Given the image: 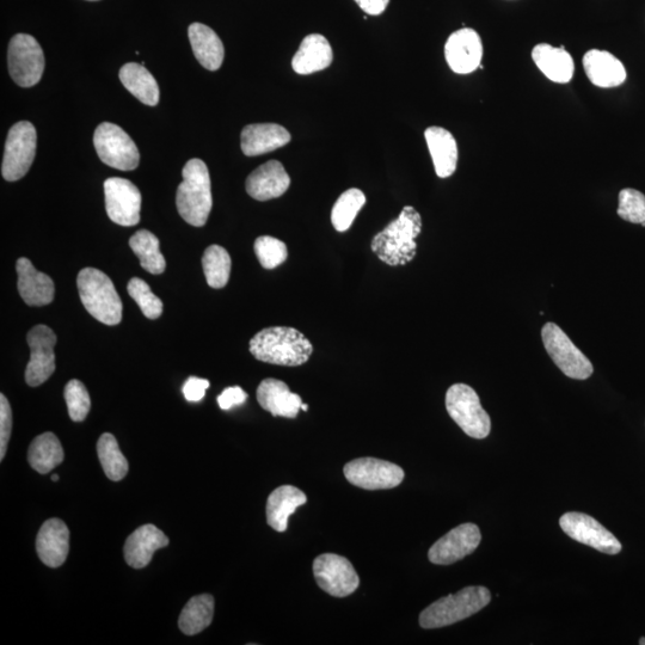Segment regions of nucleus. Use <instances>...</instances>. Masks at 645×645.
<instances>
[{
  "mask_svg": "<svg viewBox=\"0 0 645 645\" xmlns=\"http://www.w3.org/2000/svg\"><path fill=\"white\" fill-rule=\"evenodd\" d=\"M422 231V218L414 207L405 206L396 220L373 238L371 249L387 266H405L416 256V238Z\"/></svg>",
  "mask_w": 645,
  "mask_h": 645,
  "instance_id": "f257e3e1",
  "label": "nucleus"
},
{
  "mask_svg": "<svg viewBox=\"0 0 645 645\" xmlns=\"http://www.w3.org/2000/svg\"><path fill=\"white\" fill-rule=\"evenodd\" d=\"M250 353L266 364L297 367L309 361L313 346L297 329L273 327L251 339Z\"/></svg>",
  "mask_w": 645,
  "mask_h": 645,
  "instance_id": "f03ea898",
  "label": "nucleus"
},
{
  "mask_svg": "<svg viewBox=\"0 0 645 645\" xmlns=\"http://www.w3.org/2000/svg\"><path fill=\"white\" fill-rule=\"evenodd\" d=\"M183 182L177 188L176 206L184 221L195 227L206 225L212 211V184L205 162L194 158L182 171Z\"/></svg>",
  "mask_w": 645,
  "mask_h": 645,
  "instance_id": "7ed1b4c3",
  "label": "nucleus"
},
{
  "mask_svg": "<svg viewBox=\"0 0 645 645\" xmlns=\"http://www.w3.org/2000/svg\"><path fill=\"white\" fill-rule=\"evenodd\" d=\"M491 601V594L488 588L472 586L462 591L448 595L433 602L425 611L420 614V625L423 629H440L450 626L473 614L478 613L487 607Z\"/></svg>",
  "mask_w": 645,
  "mask_h": 645,
  "instance_id": "20e7f679",
  "label": "nucleus"
},
{
  "mask_svg": "<svg viewBox=\"0 0 645 645\" xmlns=\"http://www.w3.org/2000/svg\"><path fill=\"white\" fill-rule=\"evenodd\" d=\"M79 297L92 317L106 325L122 321V301L113 281L96 268H85L78 274Z\"/></svg>",
  "mask_w": 645,
  "mask_h": 645,
  "instance_id": "39448f33",
  "label": "nucleus"
},
{
  "mask_svg": "<svg viewBox=\"0 0 645 645\" xmlns=\"http://www.w3.org/2000/svg\"><path fill=\"white\" fill-rule=\"evenodd\" d=\"M446 409L452 420L470 438L482 440L491 430V420L477 392L466 384H454L446 393Z\"/></svg>",
  "mask_w": 645,
  "mask_h": 645,
  "instance_id": "423d86ee",
  "label": "nucleus"
},
{
  "mask_svg": "<svg viewBox=\"0 0 645 645\" xmlns=\"http://www.w3.org/2000/svg\"><path fill=\"white\" fill-rule=\"evenodd\" d=\"M542 339L546 352L565 376L576 380H586L592 376L594 368L591 360L557 324H545Z\"/></svg>",
  "mask_w": 645,
  "mask_h": 645,
  "instance_id": "0eeeda50",
  "label": "nucleus"
},
{
  "mask_svg": "<svg viewBox=\"0 0 645 645\" xmlns=\"http://www.w3.org/2000/svg\"><path fill=\"white\" fill-rule=\"evenodd\" d=\"M94 145L98 157L108 167L121 171L138 168L140 153L131 137L119 126L103 122L96 128Z\"/></svg>",
  "mask_w": 645,
  "mask_h": 645,
  "instance_id": "6e6552de",
  "label": "nucleus"
},
{
  "mask_svg": "<svg viewBox=\"0 0 645 645\" xmlns=\"http://www.w3.org/2000/svg\"><path fill=\"white\" fill-rule=\"evenodd\" d=\"M36 129L28 121L12 126L5 143L2 174L6 181L15 182L27 175L36 153Z\"/></svg>",
  "mask_w": 645,
  "mask_h": 645,
  "instance_id": "1a4fd4ad",
  "label": "nucleus"
},
{
  "mask_svg": "<svg viewBox=\"0 0 645 645\" xmlns=\"http://www.w3.org/2000/svg\"><path fill=\"white\" fill-rule=\"evenodd\" d=\"M9 72L22 88H32L41 81L45 71V55L39 42L28 34L11 39L8 51Z\"/></svg>",
  "mask_w": 645,
  "mask_h": 645,
  "instance_id": "9d476101",
  "label": "nucleus"
},
{
  "mask_svg": "<svg viewBox=\"0 0 645 645\" xmlns=\"http://www.w3.org/2000/svg\"><path fill=\"white\" fill-rule=\"evenodd\" d=\"M313 575L319 588L335 598H346L360 586L353 564L340 555L318 556L313 562Z\"/></svg>",
  "mask_w": 645,
  "mask_h": 645,
  "instance_id": "9b49d317",
  "label": "nucleus"
},
{
  "mask_svg": "<svg viewBox=\"0 0 645 645\" xmlns=\"http://www.w3.org/2000/svg\"><path fill=\"white\" fill-rule=\"evenodd\" d=\"M343 472L350 484L365 490L396 488L405 476L401 466L376 458L354 459Z\"/></svg>",
  "mask_w": 645,
  "mask_h": 645,
  "instance_id": "f8f14e48",
  "label": "nucleus"
},
{
  "mask_svg": "<svg viewBox=\"0 0 645 645\" xmlns=\"http://www.w3.org/2000/svg\"><path fill=\"white\" fill-rule=\"evenodd\" d=\"M559 526L571 539L606 555H618L623 546L598 520L587 514L570 512L559 519Z\"/></svg>",
  "mask_w": 645,
  "mask_h": 645,
  "instance_id": "ddd939ff",
  "label": "nucleus"
},
{
  "mask_svg": "<svg viewBox=\"0 0 645 645\" xmlns=\"http://www.w3.org/2000/svg\"><path fill=\"white\" fill-rule=\"evenodd\" d=\"M104 198L110 220L121 226L140 223L141 194L126 178L112 177L104 182Z\"/></svg>",
  "mask_w": 645,
  "mask_h": 645,
  "instance_id": "4468645a",
  "label": "nucleus"
},
{
  "mask_svg": "<svg viewBox=\"0 0 645 645\" xmlns=\"http://www.w3.org/2000/svg\"><path fill=\"white\" fill-rule=\"evenodd\" d=\"M27 341L30 361L26 368V382L36 387L46 383L55 371L54 346L57 336L46 325H36L29 331Z\"/></svg>",
  "mask_w": 645,
  "mask_h": 645,
  "instance_id": "2eb2a0df",
  "label": "nucleus"
},
{
  "mask_svg": "<svg viewBox=\"0 0 645 645\" xmlns=\"http://www.w3.org/2000/svg\"><path fill=\"white\" fill-rule=\"evenodd\" d=\"M481 540L482 534L477 525H460L445 534L429 549V561L438 565H450L462 561L478 548Z\"/></svg>",
  "mask_w": 645,
  "mask_h": 645,
  "instance_id": "dca6fc26",
  "label": "nucleus"
},
{
  "mask_svg": "<svg viewBox=\"0 0 645 645\" xmlns=\"http://www.w3.org/2000/svg\"><path fill=\"white\" fill-rule=\"evenodd\" d=\"M445 58L451 70L458 75H469L476 71L483 58L481 36L471 28L457 30L446 42Z\"/></svg>",
  "mask_w": 645,
  "mask_h": 645,
  "instance_id": "f3484780",
  "label": "nucleus"
},
{
  "mask_svg": "<svg viewBox=\"0 0 645 645\" xmlns=\"http://www.w3.org/2000/svg\"><path fill=\"white\" fill-rule=\"evenodd\" d=\"M291 186V177L278 161H269L261 165L248 177L245 187L251 198L257 201L278 199Z\"/></svg>",
  "mask_w": 645,
  "mask_h": 645,
  "instance_id": "a211bd4d",
  "label": "nucleus"
},
{
  "mask_svg": "<svg viewBox=\"0 0 645 645\" xmlns=\"http://www.w3.org/2000/svg\"><path fill=\"white\" fill-rule=\"evenodd\" d=\"M36 551L43 564L59 568L66 562L70 551V531L60 519H49L42 525L36 538Z\"/></svg>",
  "mask_w": 645,
  "mask_h": 645,
  "instance_id": "6ab92c4d",
  "label": "nucleus"
},
{
  "mask_svg": "<svg viewBox=\"0 0 645 645\" xmlns=\"http://www.w3.org/2000/svg\"><path fill=\"white\" fill-rule=\"evenodd\" d=\"M17 288L24 303L29 306H46L54 299V282L45 273L39 272L26 257L16 263Z\"/></svg>",
  "mask_w": 645,
  "mask_h": 645,
  "instance_id": "aec40b11",
  "label": "nucleus"
},
{
  "mask_svg": "<svg viewBox=\"0 0 645 645\" xmlns=\"http://www.w3.org/2000/svg\"><path fill=\"white\" fill-rule=\"evenodd\" d=\"M169 538L155 525H144L126 540L125 558L129 567L143 569L152 561L159 549L167 548Z\"/></svg>",
  "mask_w": 645,
  "mask_h": 645,
  "instance_id": "412c9836",
  "label": "nucleus"
},
{
  "mask_svg": "<svg viewBox=\"0 0 645 645\" xmlns=\"http://www.w3.org/2000/svg\"><path fill=\"white\" fill-rule=\"evenodd\" d=\"M257 401L273 416L296 419L301 410L303 399L293 393L284 382L278 379H264L257 389Z\"/></svg>",
  "mask_w": 645,
  "mask_h": 645,
  "instance_id": "4be33fe9",
  "label": "nucleus"
},
{
  "mask_svg": "<svg viewBox=\"0 0 645 645\" xmlns=\"http://www.w3.org/2000/svg\"><path fill=\"white\" fill-rule=\"evenodd\" d=\"M291 141V134L285 127L276 124H255L243 128L242 151L245 156L266 155L280 149Z\"/></svg>",
  "mask_w": 645,
  "mask_h": 645,
  "instance_id": "5701e85b",
  "label": "nucleus"
},
{
  "mask_svg": "<svg viewBox=\"0 0 645 645\" xmlns=\"http://www.w3.org/2000/svg\"><path fill=\"white\" fill-rule=\"evenodd\" d=\"M583 69L589 81L599 88H617L626 79L625 67L613 54L599 49L588 51L583 57Z\"/></svg>",
  "mask_w": 645,
  "mask_h": 645,
  "instance_id": "b1692460",
  "label": "nucleus"
},
{
  "mask_svg": "<svg viewBox=\"0 0 645 645\" xmlns=\"http://www.w3.org/2000/svg\"><path fill=\"white\" fill-rule=\"evenodd\" d=\"M333 59V48L329 41L321 34H311L300 43L292 67L298 75L307 76L328 69Z\"/></svg>",
  "mask_w": 645,
  "mask_h": 645,
  "instance_id": "393cba45",
  "label": "nucleus"
},
{
  "mask_svg": "<svg viewBox=\"0 0 645 645\" xmlns=\"http://www.w3.org/2000/svg\"><path fill=\"white\" fill-rule=\"evenodd\" d=\"M532 59L538 69L551 82L567 84L575 72L574 59L564 47H554L548 43H539L532 51Z\"/></svg>",
  "mask_w": 645,
  "mask_h": 645,
  "instance_id": "a878e982",
  "label": "nucleus"
},
{
  "mask_svg": "<svg viewBox=\"0 0 645 645\" xmlns=\"http://www.w3.org/2000/svg\"><path fill=\"white\" fill-rule=\"evenodd\" d=\"M425 138L436 175L440 178L451 177L458 165V145L453 134L445 128L429 127Z\"/></svg>",
  "mask_w": 645,
  "mask_h": 645,
  "instance_id": "bb28decb",
  "label": "nucleus"
},
{
  "mask_svg": "<svg viewBox=\"0 0 645 645\" xmlns=\"http://www.w3.org/2000/svg\"><path fill=\"white\" fill-rule=\"evenodd\" d=\"M307 502V497L293 485H281L269 495L266 507L267 522L276 532H285L288 519Z\"/></svg>",
  "mask_w": 645,
  "mask_h": 645,
  "instance_id": "cd10ccee",
  "label": "nucleus"
},
{
  "mask_svg": "<svg viewBox=\"0 0 645 645\" xmlns=\"http://www.w3.org/2000/svg\"><path fill=\"white\" fill-rule=\"evenodd\" d=\"M190 45L195 58L208 71H217L223 65L225 48L214 30L202 23L190 24L188 29Z\"/></svg>",
  "mask_w": 645,
  "mask_h": 645,
  "instance_id": "c85d7f7f",
  "label": "nucleus"
},
{
  "mask_svg": "<svg viewBox=\"0 0 645 645\" xmlns=\"http://www.w3.org/2000/svg\"><path fill=\"white\" fill-rule=\"evenodd\" d=\"M125 88L146 106L155 107L159 102V86L155 77L144 65L128 63L119 72Z\"/></svg>",
  "mask_w": 645,
  "mask_h": 645,
  "instance_id": "c756f323",
  "label": "nucleus"
},
{
  "mask_svg": "<svg viewBox=\"0 0 645 645\" xmlns=\"http://www.w3.org/2000/svg\"><path fill=\"white\" fill-rule=\"evenodd\" d=\"M65 454L59 439L53 433H45L35 438L29 447L30 466L41 475H47L64 462Z\"/></svg>",
  "mask_w": 645,
  "mask_h": 645,
  "instance_id": "7c9ffc66",
  "label": "nucleus"
},
{
  "mask_svg": "<svg viewBox=\"0 0 645 645\" xmlns=\"http://www.w3.org/2000/svg\"><path fill=\"white\" fill-rule=\"evenodd\" d=\"M213 616L214 598L210 594H201L187 602L178 625L184 635H198L212 624Z\"/></svg>",
  "mask_w": 645,
  "mask_h": 645,
  "instance_id": "2f4dec72",
  "label": "nucleus"
},
{
  "mask_svg": "<svg viewBox=\"0 0 645 645\" xmlns=\"http://www.w3.org/2000/svg\"><path fill=\"white\" fill-rule=\"evenodd\" d=\"M129 247L140 260L141 267L153 275L164 273L167 262L159 249V239L147 230L135 232L129 239Z\"/></svg>",
  "mask_w": 645,
  "mask_h": 645,
  "instance_id": "473e14b6",
  "label": "nucleus"
},
{
  "mask_svg": "<svg viewBox=\"0 0 645 645\" xmlns=\"http://www.w3.org/2000/svg\"><path fill=\"white\" fill-rule=\"evenodd\" d=\"M98 459L110 481L119 482L128 472V462L113 434H103L97 444Z\"/></svg>",
  "mask_w": 645,
  "mask_h": 645,
  "instance_id": "72a5a7b5",
  "label": "nucleus"
},
{
  "mask_svg": "<svg viewBox=\"0 0 645 645\" xmlns=\"http://www.w3.org/2000/svg\"><path fill=\"white\" fill-rule=\"evenodd\" d=\"M231 257L220 245H211L202 257V267L207 284L215 290H220L227 285L231 274Z\"/></svg>",
  "mask_w": 645,
  "mask_h": 645,
  "instance_id": "f704fd0d",
  "label": "nucleus"
},
{
  "mask_svg": "<svg viewBox=\"0 0 645 645\" xmlns=\"http://www.w3.org/2000/svg\"><path fill=\"white\" fill-rule=\"evenodd\" d=\"M365 204L366 196L360 189L352 188L344 192L337 199L333 212H331V223H333L335 230L347 231Z\"/></svg>",
  "mask_w": 645,
  "mask_h": 645,
  "instance_id": "c9c22d12",
  "label": "nucleus"
},
{
  "mask_svg": "<svg viewBox=\"0 0 645 645\" xmlns=\"http://www.w3.org/2000/svg\"><path fill=\"white\" fill-rule=\"evenodd\" d=\"M127 291L145 317L158 319L162 316L163 301L151 291L150 286L143 279L133 278L128 282Z\"/></svg>",
  "mask_w": 645,
  "mask_h": 645,
  "instance_id": "e433bc0d",
  "label": "nucleus"
},
{
  "mask_svg": "<svg viewBox=\"0 0 645 645\" xmlns=\"http://www.w3.org/2000/svg\"><path fill=\"white\" fill-rule=\"evenodd\" d=\"M255 254L264 269H274L287 260L286 244L278 238L262 236L256 239Z\"/></svg>",
  "mask_w": 645,
  "mask_h": 645,
  "instance_id": "4c0bfd02",
  "label": "nucleus"
},
{
  "mask_svg": "<svg viewBox=\"0 0 645 645\" xmlns=\"http://www.w3.org/2000/svg\"><path fill=\"white\" fill-rule=\"evenodd\" d=\"M65 401L72 421L83 422L91 408V399L85 385L77 379L65 386Z\"/></svg>",
  "mask_w": 645,
  "mask_h": 645,
  "instance_id": "58836bf2",
  "label": "nucleus"
},
{
  "mask_svg": "<svg viewBox=\"0 0 645 645\" xmlns=\"http://www.w3.org/2000/svg\"><path fill=\"white\" fill-rule=\"evenodd\" d=\"M618 215L632 224L645 227V195L640 190L626 188L619 193Z\"/></svg>",
  "mask_w": 645,
  "mask_h": 645,
  "instance_id": "ea45409f",
  "label": "nucleus"
},
{
  "mask_svg": "<svg viewBox=\"0 0 645 645\" xmlns=\"http://www.w3.org/2000/svg\"><path fill=\"white\" fill-rule=\"evenodd\" d=\"M12 430V411L3 393L0 395V460L5 458Z\"/></svg>",
  "mask_w": 645,
  "mask_h": 645,
  "instance_id": "a19ab883",
  "label": "nucleus"
},
{
  "mask_svg": "<svg viewBox=\"0 0 645 645\" xmlns=\"http://www.w3.org/2000/svg\"><path fill=\"white\" fill-rule=\"evenodd\" d=\"M208 387L210 382L207 379L190 377L183 386V395L188 402H200L204 399Z\"/></svg>",
  "mask_w": 645,
  "mask_h": 645,
  "instance_id": "79ce46f5",
  "label": "nucleus"
},
{
  "mask_svg": "<svg viewBox=\"0 0 645 645\" xmlns=\"http://www.w3.org/2000/svg\"><path fill=\"white\" fill-rule=\"evenodd\" d=\"M248 395L242 387L233 386L227 387L218 397V404L220 409L230 410L237 405H242L247 401Z\"/></svg>",
  "mask_w": 645,
  "mask_h": 645,
  "instance_id": "37998d69",
  "label": "nucleus"
},
{
  "mask_svg": "<svg viewBox=\"0 0 645 645\" xmlns=\"http://www.w3.org/2000/svg\"><path fill=\"white\" fill-rule=\"evenodd\" d=\"M360 6L362 11L367 15L378 16L382 15L389 5L390 0H354Z\"/></svg>",
  "mask_w": 645,
  "mask_h": 645,
  "instance_id": "c03bdc74",
  "label": "nucleus"
},
{
  "mask_svg": "<svg viewBox=\"0 0 645 645\" xmlns=\"http://www.w3.org/2000/svg\"><path fill=\"white\" fill-rule=\"evenodd\" d=\"M301 410H303V411H307V410H309V405L304 404V403H303V404H301Z\"/></svg>",
  "mask_w": 645,
  "mask_h": 645,
  "instance_id": "a18cd8bd",
  "label": "nucleus"
},
{
  "mask_svg": "<svg viewBox=\"0 0 645 645\" xmlns=\"http://www.w3.org/2000/svg\"><path fill=\"white\" fill-rule=\"evenodd\" d=\"M52 481H53V482H58V481H59V476H58V475H54V476L52 477Z\"/></svg>",
  "mask_w": 645,
  "mask_h": 645,
  "instance_id": "49530a36",
  "label": "nucleus"
},
{
  "mask_svg": "<svg viewBox=\"0 0 645 645\" xmlns=\"http://www.w3.org/2000/svg\"><path fill=\"white\" fill-rule=\"evenodd\" d=\"M640 644H641V645H645V637L641 638V640H640Z\"/></svg>",
  "mask_w": 645,
  "mask_h": 645,
  "instance_id": "de8ad7c7",
  "label": "nucleus"
},
{
  "mask_svg": "<svg viewBox=\"0 0 645 645\" xmlns=\"http://www.w3.org/2000/svg\"><path fill=\"white\" fill-rule=\"evenodd\" d=\"M90 2H97V0H90Z\"/></svg>",
  "mask_w": 645,
  "mask_h": 645,
  "instance_id": "09e8293b",
  "label": "nucleus"
}]
</instances>
